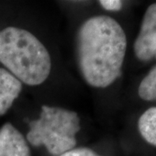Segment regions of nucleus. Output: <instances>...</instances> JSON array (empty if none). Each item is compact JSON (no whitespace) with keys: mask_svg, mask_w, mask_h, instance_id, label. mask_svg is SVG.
I'll return each mask as SVG.
<instances>
[{"mask_svg":"<svg viewBox=\"0 0 156 156\" xmlns=\"http://www.w3.org/2000/svg\"><path fill=\"white\" fill-rule=\"evenodd\" d=\"M0 62L20 82L31 86L44 83L51 69L44 45L30 32L16 27L0 31Z\"/></svg>","mask_w":156,"mask_h":156,"instance_id":"f03ea898","label":"nucleus"},{"mask_svg":"<svg viewBox=\"0 0 156 156\" xmlns=\"http://www.w3.org/2000/svg\"><path fill=\"white\" fill-rule=\"evenodd\" d=\"M155 57H156V54H155Z\"/></svg>","mask_w":156,"mask_h":156,"instance_id":"9b49d317","label":"nucleus"},{"mask_svg":"<svg viewBox=\"0 0 156 156\" xmlns=\"http://www.w3.org/2000/svg\"><path fill=\"white\" fill-rule=\"evenodd\" d=\"M134 48L135 55L140 61H150L155 56L156 4L151 5L146 11Z\"/></svg>","mask_w":156,"mask_h":156,"instance_id":"20e7f679","label":"nucleus"},{"mask_svg":"<svg viewBox=\"0 0 156 156\" xmlns=\"http://www.w3.org/2000/svg\"><path fill=\"white\" fill-rule=\"evenodd\" d=\"M60 156H101L97 154L93 150L87 148V147H80V148H75L71 149L64 154H62Z\"/></svg>","mask_w":156,"mask_h":156,"instance_id":"1a4fd4ad","label":"nucleus"},{"mask_svg":"<svg viewBox=\"0 0 156 156\" xmlns=\"http://www.w3.org/2000/svg\"><path fill=\"white\" fill-rule=\"evenodd\" d=\"M100 5L108 11H120L122 7V2L119 0H101Z\"/></svg>","mask_w":156,"mask_h":156,"instance_id":"9d476101","label":"nucleus"},{"mask_svg":"<svg viewBox=\"0 0 156 156\" xmlns=\"http://www.w3.org/2000/svg\"><path fill=\"white\" fill-rule=\"evenodd\" d=\"M0 156H30L25 139L11 123L0 129Z\"/></svg>","mask_w":156,"mask_h":156,"instance_id":"39448f33","label":"nucleus"},{"mask_svg":"<svg viewBox=\"0 0 156 156\" xmlns=\"http://www.w3.org/2000/svg\"><path fill=\"white\" fill-rule=\"evenodd\" d=\"M127 49L122 26L112 17H90L77 35L79 68L85 81L95 88H106L121 74Z\"/></svg>","mask_w":156,"mask_h":156,"instance_id":"f257e3e1","label":"nucleus"},{"mask_svg":"<svg viewBox=\"0 0 156 156\" xmlns=\"http://www.w3.org/2000/svg\"><path fill=\"white\" fill-rule=\"evenodd\" d=\"M140 97L145 101L156 100V67L143 78L138 89Z\"/></svg>","mask_w":156,"mask_h":156,"instance_id":"6e6552de","label":"nucleus"},{"mask_svg":"<svg viewBox=\"0 0 156 156\" xmlns=\"http://www.w3.org/2000/svg\"><path fill=\"white\" fill-rule=\"evenodd\" d=\"M79 130L80 119L76 112L43 106L38 119L30 123L27 140L31 145H44L52 155L60 156L76 146Z\"/></svg>","mask_w":156,"mask_h":156,"instance_id":"7ed1b4c3","label":"nucleus"},{"mask_svg":"<svg viewBox=\"0 0 156 156\" xmlns=\"http://www.w3.org/2000/svg\"><path fill=\"white\" fill-rule=\"evenodd\" d=\"M22 90L21 82L5 69H0V115L8 111Z\"/></svg>","mask_w":156,"mask_h":156,"instance_id":"423d86ee","label":"nucleus"},{"mask_svg":"<svg viewBox=\"0 0 156 156\" xmlns=\"http://www.w3.org/2000/svg\"><path fill=\"white\" fill-rule=\"evenodd\" d=\"M138 128L146 141L156 147V107L148 108L140 115Z\"/></svg>","mask_w":156,"mask_h":156,"instance_id":"0eeeda50","label":"nucleus"}]
</instances>
